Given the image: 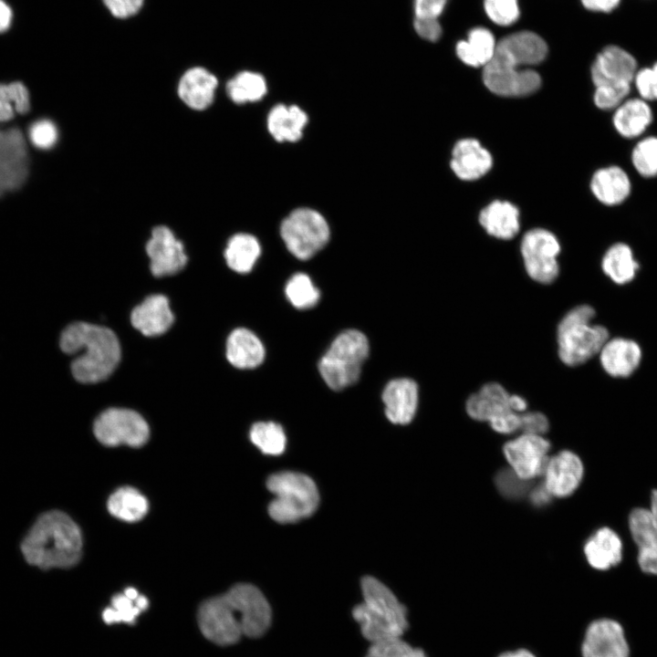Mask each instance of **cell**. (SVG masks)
Returning <instances> with one entry per match:
<instances>
[{
    "mask_svg": "<svg viewBox=\"0 0 657 657\" xmlns=\"http://www.w3.org/2000/svg\"><path fill=\"white\" fill-rule=\"evenodd\" d=\"M272 611L254 585L240 583L226 593L205 600L198 611L202 633L219 645L237 642L242 636H262L271 624Z\"/></svg>",
    "mask_w": 657,
    "mask_h": 657,
    "instance_id": "obj_1",
    "label": "cell"
},
{
    "mask_svg": "<svg viewBox=\"0 0 657 657\" xmlns=\"http://www.w3.org/2000/svg\"><path fill=\"white\" fill-rule=\"evenodd\" d=\"M548 54L545 40L531 31L508 35L498 42L491 60L483 68V80L494 94L503 97H524L541 86L540 75L532 68Z\"/></svg>",
    "mask_w": 657,
    "mask_h": 657,
    "instance_id": "obj_2",
    "label": "cell"
},
{
    "mask_svg": "<svg viewBox=\"0 0 657 657\" xmlns=\"http://www.w3.org/2000/svg\"><path fill=\"white\" fill-rule=\"evenodd\" d=\"M81 549L79 527L57 510L42 514L21 544L26 562L41 569L70 568L78 562Z\"/></svg>",
    "mask_w": 657,
    "mask_h": 657,
    "instance_id": "obj_3",
    "label": "cell"
},
{
    "mask_svg": "<svg viewBox=\"0 0 657 657\" xmlns=\"http://www.w3.org/2000/svg\"><path fill=\"white\" fill-rule=\"evenodd\" d=\"M60 348L67 354H79L72 361L71 370L82 383L107 379L120 359V347L114 332L86 322L68 325L61 334Z\"/></svg>",
    "mask_w": 657,
    "mask_h": 657,
    "instance_id": "obj_4",
    "label": "cell"
},
{
    "mask_svg": "<svg viewBox=\"0 0 657 657\" xmlns=\"http://www.w3.org/2000/svg\"><path fill=\"white\" fill-rule=\"evenodd\" d=\"M363 601L352 610L365 639L371 643L401 638L409 627L407 610L380 580L366 576L361 579Z\"/></svg>",
    "mask_w": 657,
    "mask_h": 657,
    "instance_id": "obj_5",
    "label": "cell"
},
{
    "mask_svg": "<svg viewBox=\"0 0 657 657\" xmlns=\"http://www.w3.org/2000/svg\"><path fill=\"white\" fill-rule=\"evenodd\" d=\"M594 309L581 305L570 309L557 329L558 352L563 363L578 366L599 354L609 333L605 327L592 324Z\"/></svg>",
    "mask_w": 657,
    "mask_h": 657,
    "instance_id": "obj_6",
    "label": "cell"
},
{
    "mask_svg": "<svg viewBox=\"0 0 657 657\" xmlns=\"http://www.w3.org/2000/svg\"><path fill=\"white\" fill-rule=\"evenodd\" d=\"M266 486L276 496L268 506V514L276 522L299 521L311 516L318 506L317 485L304 474L292 471L273 474Z\"/></svg>",
    "mask_w": 657,
    "mask_h": 657,
    "instance_id": "obj_7",
    "label": "cell"
},
{
    "mask_svg": "<svg viewBox=\"0 0 657 657\" xmlns=\"http://www.w3.org/2000/svg\"><path fill=\"white\" fill-rule=\"evenodd\" d=\"M369 349L367 337L357 329H347L338 335L318 362V370L326 384L334 391L354 384Z\"/></svg>",
    "mask_w": 657,
    "mask_h": 657,
    "instance_id": "obj_8",
    "label": "cell"
},
{
    "mask_svg": "<svg viewBox=\"0 0 657 657\" xmlns=\"http://www.w3.org/2000/svg\"><path fill=\"white\" fill-rule=\"evenodd\" d=\"M280 235L293 256L300 260H308L327 245L329 227L318 212L310 208H298L283 220Z\"/></svg>",
    "mask_w": 657,
    "mask_h": 657,
    "instance_id": "obj_9",
    "label": "cell"
},
{
    "mask_svg": "<svg viewBox=\"0 0 657 657\" xmlns=\"http://www.w3.org/2000/svg\"><path fill=\"white\" fill-rule=\"evenodd\" d=\"M520 251L527 275L541 284H550L558 276V256L560 245L549 231L535 228L527 232Z\"/></svg>",
    "mask_w": 657,
    "mask_h": 657,
    "instance_id": "obj_10",
    "label": "cell"
},
{
    "mask_svg": "<svg viewBox=\"0 0 657 657\" xmlns=\"http://www.w3.org/2000/svg\"><path fill=\"white\" fill-rule=\"evenodd\" d=\"M93 431L97 439L108 446H141L150 433L147 422L138 412L122 408H110L100 413Z\"/></svg>",
    "mask_w": 657,
    "mask_h": 657,
    "instance_id": "obj_11",
    "label": "cell"
},
{
    "mask_svg": "<svg viewBox=\"0 0 657 657\" xmlns=\"http://www.w3.org/2000/svg\"><path fill=\"white\" fill-rule=\"evenodd\" d=\"M29 152L23 131L0 129V197L20 189L29 173Z\"/></svg>",
    "mask_w": 657,
    "mask_h": 657,
    "instance_id": "obj_12",
    "label": "cell"
},
{
    "mask_svg": "<svg viewBox=\"0 0 657 657\" xmlns=\"http://www.w3.org/2000/svg\"><path fill=\"white\" fill-rule=\"evenodd\" d=\"M549 450L550 443L544 436L527 433H521L503 447L509 468L521 479L530 482L542 475Z\"/></svg>",
    "mask_w": 657,
    "mask_h": 657,
    "instance_id": "obj_13",
    "label": "cell"
},
{
    "mask_svg": "<svg viewBox=\"0 0 657 657\" xmlns=\"http://www.w3.org/2000/svg\"><path fill=\"white\" fill-rule=\"evenodd\" d=\"M636 72V59L628 51L608 46L596 57L591 78L595 87H631Z\"/></svg>",
    "mask_w": 657,
    "mask_h": 657,
    "instance_id": "obj_14",
    "label": "cell"
},
{
    "mask_svg": "<svg viewBox=\"0 0 657 657\" xmlns=\"http://www.w3.org/2000/svg\"><path fill=\"white\" fill-rule=\"evenodd\" d=\"M146 252L151 259V271L155 276L176 274L187 263L183 245L163 225L152 230L151 237L146 245Z\"/></svg>",
    "mask_w": 657,
    "mask_h": 657,
    "instance_id": "obj_15",
    "label": "cell"
},
{
    "mask_svg": "<svg viewBox=\"0 0 657 657\" xmlns=\"http://www.w3.org/2000/svg\"><path fill=\"white\" fill-rule=\"evenodd\" d=\"M583 473L579 457L573 452L561 451L548 458L542 484L552 497H567L579 487Z\"/></svg>",
    "mask_w": 657,
    "mask_h": 657,
    "instance_id": "obj_16",
    "label": "cell"
},
{
    "mask_svg": "<svg viewBox=\"0 0 657 657\" xmlns=\"http://www.w3.org/2000/svg\"><path fill=\"white\" fill-rule=\"evenodd\" d=\"M582 657H629V647L621 626L601 619L591 622L581 645Z\"/></svg>",
    "mask_w": 657,
    "mask_h": 657,
    "instance_id": "obj_17",
    "label": "cell"
},
{
    "mask_svg": "<svg viewBox=\"0 0 657 657\" xmlns=\"http://www.w3.org/2000/svg\"><path fill=\"white\" fill-rule=\"evenodd\" d=\"M385 414L395 424L410 423L417 410L418 386L409 378L391 380L382 391Z\"/></svg>",
    "mask_w": 657,
    "mask_h": 657,
    "instance_id": "obj_18",
    "label": "cell"
},
{
    "mask_svg": "<svg viewBox=\"0 0 657 657\" xmlns=\"http://www.w3.org/2000/svg\"><path fill=\"white\" fill-rule=\"evenodd\" d=\"M492 163L490 152L475 139L460 140L454 147L451 168L462 180L473 181L484 176Z\"/></svg>",
    "mask_w": 657,
    "mask_h": 657,
    "instance_id": "obj_19",
    "label": "cell"
},
{
    "mask_svg": "<svg viewBox=\"0 0 657 657\" xmlns=\"http://www.w3.org/2000/svg\"><path fill=\"white\" fill-rule=\"evenodd\" d=\"M510 395L501 384L486 383L467 399L466 412L475 421L490 423L495 419L514 412L510 406Z\"/></svg>",
    "mask_w": 657,
    "mask_h": 657,
    "instance_id": "obj_20",
    "label": "cell"
},
{
    "mask_svg": "<svg viewBox=\"0 0 657 657\" xmlns=\"http://www.w3.org/2000/svg\"><path fill=\"white\" fill-rule=\"evenodd\" d=\"M604 370L612 377L625 378L632 374L641 360V349L634 340L615 338L608 339L600 351Z\"/></svg>",
    "mask_w": 657,
    "mask_h": 657,
    "instance_id": "obj_21",
    "label": "cell"
},
{
    "mask_svg": "<svg viewBox=\"0 0 657 657\" xmlns=\"http://www.w3.org/2000/svg\"><path fill=\"white\" fill-rule=\"evenodd\" d=\"M590 190L595 198L604 205L623 203L631 193V181L625 170L610 165L597 170L590 180Z\"/></svg>",
    "mask_w": 657,
    "mask_h": 657,
    "instance_id": "obj_22",
    "label": "cell"
},
{
    "mask_svg": "<svg viewBox=\"0 0 657 657\" xmlns=\"http://www.w3.org/2000/svg\"><path fill=\"white\" fill-rule=\"evenodd\" d=\"M132 326L143 335L163 334L172 325L174 317L169 300L163 295H151L134 308L130 315Z\"/></svg>",
    "mask_w": 657,
    "mask_h": 657,
    "instance_id": "obj_23",
    "label": "cell"
},
{
    "mask_svg": "<svg viewBox=\"0 0 657 657\" xmlns=\"http://www.w3.org/2000/svg\"><path fill=\"white\" fill-rule=\"evenodd\" d=\"M653 120L652 110L641 98L626 99L614 110L612 124L620 136L625 139L641 137Z\"/></svg>",
    "mask_w": 657,
    "mask_h": 657,
    "instance_id": "obj_24",
    "label": "cell"
},
{
    "mask_svg": "<svg viewBox=\"0 0 657 657\" xmlns=\"http://www.w3.org/2000/svg\"><path fill=\"white\" fill-rule=\"evenodd\" d=\"M217 83L216 77L205 68H192L181 78L178 94L190 108L204 110L213 102Z\"/></svg>",
    "mask_w": 657,
    "mask_h": 657,
    "instance_id": "obj_25",
    "label": "cell"
},
{
    "mask_svg": "<svg viewBox=\"0 0 657 657\" xmlns=\"http://www.w3.org/2000/svg\"><path fill=\"white\" fill-rule=\"evenodd\" d=\"M584 553L592 568L600 570L609 569L621 560V540L610 528L601 527L586 541Z\"/></svg>",
    "mask_w": 657,
    "mask_h": 657,
    "instance_id": "obj_26",
    "label": "cell"
},
{
    "mask_svg": "<svg viewBox=\"0 0 657 657\" xmlns=\"http://www.w3.org/2000/svg\"><path fill=\"white\" fill-rule=\"evenodd\" d=\"M226 358L236 368L253 369L263 362L265 348L252 331L238 328L227 339Z\"/></svg>",
    "mask_w": 657,
    "mask_h": 657,
    "instance_id": "obj_27",
    "label": "cell"
},
{
    "mask_svg": "<svg viewBox=\"0 0 657 657\" xmlns=\"http://www.w3.org/2000/svg\"><path fill=\"white\" fill-rule=\"evenodd\" d=\"M479 222L490 235L508 240L519 231V212L513 203L497 200L481 211Z\"/></svg>",
    "mask_w": 657,
    "mask_h": 657,
    "instance_id": "obj_28",
    "label": "cell"
},
{
    "mask_svg": "<svg viewBox=\"0 0 657 657\" xmlns=\"http://www.w3.org/2000/svg\"><path fill=\"white\" fill-rule=\"evenodd\" d=\"M308 122L307 114L297 106H275L267 117V128L277 141H297Z\"/></svg>",
    "mask_w": 657,
    "mask_h": 657,
    "instance_id": "obj_29",
    "label": "cell"
},
{
    "mask_svg": "<svg viewBox=\"0 0 657 657\" xmlns=\"http://www.w3.org/2000/svg\"><path fill=\"white\" fill-rule=\"evenodd\" d=\"M495 47V39L488 29L475 27L468 33L466 40L457 43L456 54L464 64L484 68L493 57Z\"/></svg>",
    "mask_w": 657,
    "mask_h": 657,
    "instance_id": "obj_30",
    "label": "cell"
},
{
    "mask_svg": "<svg viewBox=\"0 0 657 657\" xmlns=\"http://www.w3.org/2000/svg\"><path fill=\"white\" fill-rule=\"evenodd\" d=\"M603 272L616 284L631 282L636 276L639 264L631 248L625 243H616L606 251L602 257Z\"/></svg>",
    "mask_w": 657,
    "mask_h": 657,
    "instance_id": "obj_31",
    "label": "cell"
},
{
    "mask_svg": "<svg viewBox=\"0 0 657 657\" xmlns=\"http://www.w3.org/2000/svg\"><path fill=\"white\" fill-rule=\"evenodd\" d=\"M260 254L261 246L254 235L237 234L229 239L224 257L232 270L247 273L251 271Z\"/></svg>",
    "mask_w": 657,
    "mask_h": 657,
    "instance_id": "obj_32",
    "label": "cell"
},
{
    "mask_svg": "<svg viewBox=\"0 0 657 657\" xmlns=\"http://www.w3.org/2000/svg\"><path fill=\"white\" fill-rule=\"evenodd\" d=\"M108 509L117 518L127 522H135L146 515L148 502L136 489L122 487L110 496Z\"/></svg>",
    "mask_w": 657,
    "mask_h": 657,
    "instance_id": "obj_33",
    "label": "cell"
},
{
    "mask_svg": "<svg viewBox=\"0 0 657 657\" xmlns=\"http://www.w3.org/2000/svg\"><path fill=\"white\" fill-rule=\"evenodd\" d=\"M266 89L264 77L251 71L238 73L226 85L227 94L235 103L259 100L265 96Z\"/></svg>",
    "mask_w": 657,
    "mask_h": 657,
    "instance_id": "obj_34",
    "label": "cell"
},
{
    "mask_svg": "<svg viewBox=\"0 0 657 657\" xmlns=\"http://www.w3.org/2000/svg\"><path fill=\"white\" fill-rule=\"evenodd\" d=\"M30 104L29 91L22 82L0 83V122L13 120L16 114H26Z\"/></svg>",
    "mask_w": 657,
    "mask_h": 657,
    "instance_id": "obj_35",
    "label": "cell"
},
{
    "mask_svg": "<svg viewBox=\"0 0 657 657\" xmlns=\"http://www.w3.org/2000/svg\"><path fill=\"white\" fill-rule=\"evenodd\" d=\"M251 442L269 455L281 454L286 449L287 438L282 426L274 422H259L249 432Z\"/></svg>",
    "mask_w": 657,
    "mask_h": 657,
    "instance_id": "obj_36",
    "label": "cell"
},
{
    "mask_svg": "<svg viewBox=\"0 0 657 657\" xmlns=\"http://www.w3.org/2000/svg\"><path fill=\"white\" fill-rule=\"evenodd\" d=\"M629 527L639 548L657 546V518L652 510H632L629 516Z\"/></svg>",
    "mask_w": 657,
    "mask_h": 657,
    "instance_id": "obj_37",
    "label": "cell"
},
{
    "mask_svg": "<svg viewBox=\"0 0 657 657\" xmlns=\"http://www.w3.org/2000/svg\"><path fill=\"white\" fill-rule=\"evenodd\" d=\"M285 292L290 303L299 309L314 307L320 298L319 290L304 273L292 276L286 285Z\"/></svg>",
    "mask_w": 657,
    "mask_h": 657,
    "instance_id": "obj_38",
    "label": "cell"
},
{
    "mask_svg": "<svg viewBox=\"0 0 657 657\" xmlns=\"http://www.w3.org/2000/svg\"><path fill=\"white\" fill-rule=\"evenodd\" d=\"M631 160L641 177H657V136H648L638 141L631 151Z\"/></svg>",
    "mask_w": 657,
    "mask_h": 657,
    "instance_id": "obj_39",
    "label": "cell"
},
{
    "mask_svg": "<svg viewBox=\"0 0 657 657\" xmlns=\"http://www.w3.org/2000/svg\"><path fill=\"white\" fill-rule=\"evenodd\" d=\"M137 599H131L125 593L115 595L111 600V606L103 610L104 621L107 624L134 623L136 617L143 611L138 605Z\"/></svg>",
    "mask_w": 657,
    "mask_h": 657,
    "instance_id": "obj_40",
    "label": "cell"
},
{
    "mask_svg": "<svg viewBox=\"0 0 657 657\" xmlns=\"http://www.w3.org/2000/svg\"><path fill=\"white\" fill-rule=\"evenodd\" d=\"M365 657H427L421 648L412 647L401 638L371 643Z\"/></svg>",
    "mask_w": 657,
    "mask_h": 657,
    "instance_id": "obj_41",
    "label": "cell"
},
{
    "mask_svg": "<svg viewBox=\"0 0 657 657\" xmlns=\"http://www.w3.org/2000/svg\"><path fill=\"white\" fill-rule=\"evenodd\" d=\"M28 141L39 150H49L56 145L58 140V130L56 124L48 119H40L28 128Z\"/></svg>",
    "mask_w": 657,
    "mask_h": 657,
    "instance_id": "obj_42",
    "label": "cell"
},
{
    "mask_svg": "<svg viewBox=\"0 0 657 657\" xmlns=\"http://www.w3.org/2000/svg\"><path fill=\"white\" fill-rule=\"evenodd\" d=\"M487 16L496 25L509 26L519 17L517 0H485Z\"/></svg>",
    "mask_w": 657,
    "mask_h": 657,
    "instance_id": "obj_43",
    "label": "cell"
},
{
    "mask_svg": "<svg viewBox=\"0 0 657 657\" xmlns=\"http://www.w3.org/2000/svg\"><path fill=\"white\" fill-rule=\"evenodd\" d=\"M495 482L502 495L510 499H518L530 489V481L521 479L510 468L499 471Z\"/></svg>",
    "mask_w": 657,
    "mask_h": 657,
    "instance_id": "obj_44",
    "label": "cell"
},
{
    "mask_svg": "<svg viewBox=\"0 0 657 657\" xmlns=\"http://www.w3.org/2000/svg\"><path fill=\"white\" fill-rule=\"evenodd\" d=\"M631 89V87H595L594 104L603 110H614L628 99Z\"/></svg>",
    "mask_w": 657,
    "mask_h": 657,
    "instance_id": "obj_45",
    "label": "cell"
},
{
    "mask_svg": "<svg viewBox=\"0 0 657 657\" xmlns=\"http://www.w3.org/2000/svg\"><path fill=\"white\" fill-rule=\"evenodd\" d=\"M633 83L640 98L648 102L657 100V62L637 70Z\"/></svg>",
    "mask_w": 657,
    "mask_h": 657,
    "instance_id": "obj_46",
    "label": "cell"
},
{
    "mask_svg": "<svg viewBox=\"0 0 657 657\" xmlns=\"http://www.w3.org/2000/svg\"><path fill=\"white\" fill-rule=\"evenodd\" d=\"M548 421L546 415L539 412H525L521 413V433L542 435L548 430Z\"/></svg>",
    "mask_w": 657,
    "mask_h": 657,
    "instance_id": "obj_47",
    "label": "cell"
},
{
    "mask_svg": "<svg viewBox=\"0 0 657 657\" xmlns=\"http://www.w3.org/2000/svg\"><path fill=\"white\" fill-rule=\"evenodd\" d=\"M448 0H414L415 18L438 19Z\"/></svg>",
    "mask_w": 657,
    "mask_h": 657,
    "instance_id": "obj_48",
    "label": "cell"
},
{
    "mask_svg": "<svg viewBox=\"0 0 657 657\" xmlns=\"http://www.w3.org/2000/svg\"><path fill=\"white\" fill-rule=\"evenodd\" d=\"M110 12L117 18H127L135 15L143 0H103Z\"/></svg>",
    "mask_w": 657,
    "mask_h": 657,
    "instance_id": "obj_49",
    "label": "cell"
},
{
    "mask_svg": "<svg viewBox=\"0 0 657 657\" xmlns=\"http://www.w3.org/2000/svg\"><path fill=\"white\" fill-rule=\"evenodd\" d=\"M413 26L416 33L428 41H437L442 35L438 19L414 18Z\"/></svg>",
    "mask_w": 657,
    "mask_h": 657,
    "instance_id": "obj_50",
    "label": "cell"
},
{
    "mask_svg": "<svg viewBox=\"0 0 657 657\" xmlns=\"http://www.w3.org/2000/svg\"><path fill=\"white\" fill-rule=\"evenodd\" d=\"M638 563L642 571L657 575V546L639 548Z\"/></svg>",
    "mask_w": 657,
    "mask_h": 657,
    "instance_id": "obj_51",
    "label": "cell"
},
{
    "mask_svg": "<svg viewBox=\"0 0 657 657\" xmlns=\"http://www.w3.org/2000/svg\"><path fill=\"white\" fill-rule=\"evenodd\" d=\"M529 498L534 506H543L550 502L552 496L545 488L543 484H541L533 487L529 491Z\"/></svg>",
    "mask_w": 657,
    "mask_h": 657,
    "instance_id": "obj_52",
    "label": "cell"
},
{
    "mask_svg": "<svg viewBox=\"0 0 657 657\" xmlns=\"http://www.w3.org/2000/svg\"><path fill=\"white\" fill-rule=\"evenodd\" d=\"M581 2L587 9L610 12L618 5L620 0H581Z\"/></svg>",
    "mask_w": 657,
    "mask_h": 657,
    "instance_id": "obj_53",
    "label": "cell"
},
{
    "mask_svg": "<svg viewBox=\"0 0 657 657\" xmlns=\"http://www.w3.org/2000/svg\"><path fill=\"white\" fill-rule=\"evenodd\" d=\"M12 10L4 1L0 0V33L6 31L12 23Z\"/></svg>",
    "mask_w": 657,
    "mask_h": 657,
    "instance_id": "obj_54",
    "label": "cell"
},
{
    "mask_svg": "<svg viewBox=\"0 0 657 657\" xmlns=\"http://www.w3.org/2000/svg\"><path fill=\"white\" fill-rule=\"evenodd\" d=\"M510 406L514 412L523 413L527 411V401L520 395L511 394Z\"/></svg>",
    "mask_w": 657,
    "mask_h": 657,
    "instance_id": "obj_55",
    "label": "cell"
},
{
    "mask_svg": "<svg viewBox=\"0 0 657 657\" xmlns=\"http://www.w3.org/2000/svg\"><path fill=\"white\" fill-rule=\"evenodd\" d=\"M496 657H537L533 652L526 649L519 648L510 651H505L498 654Z\"/></svg>",
    "mask_w": 657,
    "mask_h": 657,
    "instance_id": "obj_56",
    "label": "cell"
},
{
    "mask_svg": "<svg viewBox=\"0 0 657 657\" xmlns=\"http://www.w3.org/2000/svg\"><path fill=\"white\" fill-rule=\"evenodd\" d=\"M651 502H652V512L657 518V490H653L651 496Z\"/></svg>",
    "mask_w": 657,
    "mask_h": 657,
    "instance_id": "obj_57",
    "label": "cell"
}]
</instances>
